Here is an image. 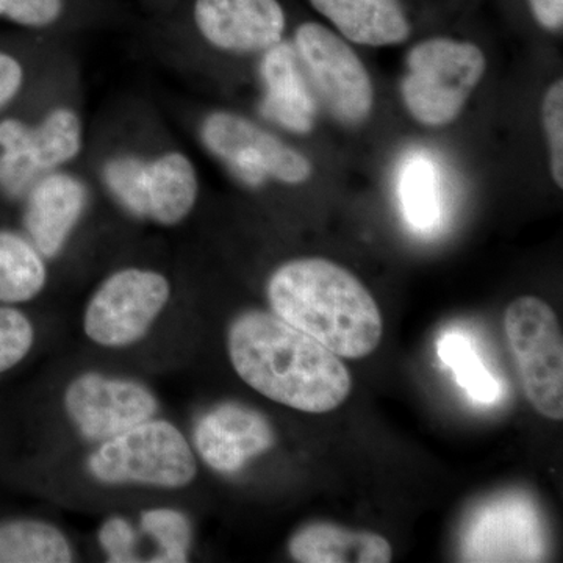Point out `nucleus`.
<instances>
[{
  "label": "nucleus",
  "mask_w": 563,
  "mask_h": 563,
  "mask_svg": "<svg viewBox=\"0 0 563 563\" xmlns=\"http://www.w3.org/2000/svg\"><path fill=\"white\" fill-rule=\"evenodd\" d=\"M228 347L244 383L282 406L328 413L350 398L351 373L339 355L277 314H240L229 329Z\"/></svg>",
  "instance_id": "obj_1"
},
{
  "label": "nucleus",
  "mask_w": 563,
  "mask_h": 563,
  "mask_svg": "<svg viewBox=\"0 0 563 563\" xmlns=\"http://www.w3.org/2000/svg\"><path fill=\"white\" fill-rule=\"evenodd\" d=\"M266 295L274 314L339 357H368L383 340V313L372 292L328 258L284 263L269 277Z\"/></svg>",
  "instance_id": "obj_2"
},
{
  "label": "nucleus",
  "mask_w": 563,
  "mask_h": 563,
  "mask_svg": "<svg viewBox=\"0 0 563 563\" xmlns=\"http://www.w3.org/2000/svg\"><path fill=\"white\" fill-rule=\"evenodd\" d=\"M487 62L484 52L453 38H429L407 55L401 95L415 121L443 128L461 117L463 107L483 80Z\"/></svg>",
  "instance_id": "obj_3"
},
{
  "label": "nucleus",
  "mask_w": 563,
  "mask_h": 563,
  "mask_svg": "<svg viewBox=\"0 0 563 563\" xmlns=\"http://www.w3.org/2000/svg\"><path fill=\"white\" fill-rule=\"evenodd\" d=\"M90 472L106 484L136 483L180 488L198 473L184 433L168 421L147 420L103 442L90 457Z\"/></svg>",
  "instance_id": "obj_4"
},
{
  "label": "nucleus",
  "mask_w": 563,
  "mask_h": 563,
  "mask_svg": "<svg viewBox=\"0 0 563 563\" xmlns=\"http://www.w3.org/2000/svg\"><path fill=\"white\" fill-rule=\"evenodd\" d=\"M504 333L529 404L543 417L561 421L563 340L554 310L537 296H520L504 312Z\"/></svg>",
  "instance_id": "obj_5"
},
{
  "label": "nucleus",
  "mask_w": 563,
  "mask_h": 563,
  "mask_svg": "<svg viewBox=\"0 0 563 563\" xmlns=\"http://www.w3.org/2000/svg\"><path fill=\"white\" fill-rule=\"evenodd\" d=\"M295 46L333 117L347 125L368 120L374 106L373 81L350 44L318 22H303L296 31Z\"/></svg>",
  "instance_id": "obj_6"
},
{
  "label": "nucleus",
  "mask_w": 563,
  "mask_h": 563,
  "mask_svg": "<svg viewBox=\"0 0 563 563\" xmlns=\"http://www.w3.org/2000/svg\"><path fill=\"white\" fill-rule=\"evenodd\" d=\"M172 296L169 282L152 269L124 268L111 274L92 295L85 332L107 347L129 346L146 335Z\"/></svg>",
  "instance_id": "obj_7"
},
{
  "label": "nucleus",
  "mask_w": 563,
  "mask_h": 563,
  "mask_svg": "<svg viewBox=\"0 0 563 563\" xmlns=\"http://www.w3.org/2000/svg\"><path fill=\"white\" fill-rule=\"evenodd\" d=\"M202 140L217 157L254 179L269 177L279 184L301 185L313 174L306 155L232 111L209 114L202 124Z\"/></svg>",
  "instance_id": "obj_8"
},
{
  "label": "nucleus",
  "mask_w": 563,
  "mask_h": 563,
  "mask_svg": "<svg viewBox=\"0 0 563 563\" xmlns=\"http://www.w3.org/2000/svg\"><path fill=\"white\" fill-rule=\"evenodd\" d=\"M462 561L542 562L547 540L542 518L523 493H504L485 503L463 533Z\"/></svg>",
  "instance_id": "obj_9"
},
{
  "label": "nucleus",
  "mask_w": 563,
  "mask_h": 563,
  "mask_svg": "<svg viewBox=\"0 0 563 563\" xmlns=\"http://www.w3.org/2000/svg\"><path fill=\"white\" fill-rule=\"evenodd\" d=\"M65 406L70 420L87 439L107 442L151 420L157 410V399L150 388L135 380L90 373L69 385Z\"/></svg>",
  "instance_id": "obj_10"
},
{
  "label": "nucleus",
  "mask_w": 563,
  "mask_h": 563,
  "mask_svg": "<svg viewBox=\"0 0 563 563\" xmlns=\"http://www.w3.org/2000/svg\"><path fill=\"white\" fill-rule=\"evenodd\" d=\"M190 20L207 44L233 54L274 49L287 29L279 0H191Z\"/></svg>",
  "instance_id": "obj_11"
},
{
  "label": "nucleus",
  "mask_w": 563,
  "mask_h": 563,
  "mask_svg": "<svg viewBox=\"0 0 563 563\" xmlns=\"http://www.w3.org/2000/svg\"><path fill=\"white\" fill-rule=\"evenodd\" d=\"M276 442L268 418L242 404L225 402L203 415L196 426V450L214 472L232 474L268 453Z\"/></svg>",
  "instance_id": "obj_12"
},
{
  "label": "nucleus",
  "mask_w": 563,
  "mask_h": 563,
  "mask_svg": "<svg viewBox=\"0 0 563 563\" xmlns=\"http://www.w3.org/2000/svg\"><path fill=\"white\" fill-rule=\"evenodd\" d=\"M87 203V190L76 176L51 172L32 185L25 210L31 242L44 257H54L65 246Z\"/></svg>",
  "instance_id": "obj_13"
},
{
  "label": "nucleus",
  "mask_w": 563,
  "mask_h": 563,
  "mask_svg": "<svg viewBox=\"0 0 563 563\" xmlns=\"http://www.w3.org/2000/svg\"><path fill=\"white\" fill-rule=\"evenodd\" d=\"M310 3L344 38L361 46H398L410 36V22L399 0H310Z\"/></svg>",
  "instance_id": "obj_14"
},
{
  "label": "nucleus",
  "mask_w": 563,
  "mask_h": 563,
  "mask_svg": "<svg viewBox=\"0 0 563 563\" xmlns=\"http://www.w3.org/2000/svg\"><path fill=\"white\" fill-rule=\"evenodd\" d=\"M292 561L301 563H388L393 548L385 537L332 523L303 526L288 544Z\"/></svg>",
  "instance_id": "obj_15"
},
{
  "label": "nucleus",
  "mask_w": 563,
  "mask_h": 563,
  "mask_svg": "<svg viewBox=\"0 0 563 563\" xmlns=\"http://www.w3.org/2000/svg\"><path fill=\"white\" fill-rule=\"evenodd\" d=\"M84 128L79 114L68 107H57L38 125H27L22 135L2 154L31 166L36 174L57 172L80 154Z\"/></svg>",
  "instance_id": "obj_16"
},
{
  "label": "nucleus",
  "mask_w": 563,
  "mask_h": 563,
  "mask_svg": "<svg viewBox=\"0 0 563 563\" xmlns=\"http://www.w3.org/2000/svg\"><path fill=\"white\" fill-rule=\"evenodd\" d=\"M199 177L184 152L172 151L146 163L144 202L146 217L161 225H176L195 209Z\"/></svg>",
  "instance_id": "obj_17"
},
{
  "label": "nucleus",
  "mask_w": 563,
  "mask_h": 563,
  "mask_svg": "<svg viewBox=\"0 0 563 563\" xmlns=\"http://www.w3.org/2000/svg\"><path fill=\"white\" fill-rule=\"evenodd\" d=\"M47 280L44 255L24 236L0 231V302L31 301Z\"/></svg>",
  "instance_id": "obj_18"
},
{
  "label": "nucleus",
  "mask_w": 563,
  "mask_h": 563,
  "mask_svg": "<svg viewBox=\"0 0 563 563\" xmlns=\"http://www.w3.org/2000/svg\"><path fill=\"white\" fill-rule=\"evenodd\" d=\"M66 562H73V550L54 526L33 520L0 525V563Z\"/></svg>",
  "instance_id": "obj_19"
},
{
  "label": "nucleus",
  "mask_w": 563,
  "mask_h": 563,
  "mask_svg": "<svg viewBox=\"0 0 563 563\" xmlns=\"http://www.w3.org/2000/svg\"><path fill=\"white\" fill-rule=\"evenodd\" d=\"M440 361L451 368L455 380L479 404H495L501 396L498 380L492 376L487 366L481 361L472 340L465 333L450 331L439 340Z\"/></svg>",
  "instance_id": "obj_20"
},
{
  "label": "nucleus",
  "mask_w": 563,
  "mask_h": 563,
  "mask_svg": "<svg viewBox=\"0 0 563 563\" xmlns=\"http://www.w3.org/2000/svg\"><path fill=\"white\" fill-rule=\"evenodd\" d=\"M404 213L413 228L429 231L439 220L435 176L432 166L424 161L410 163L401 184Z\"/></svg>",
  "instance_id": "obj_21"
},
{
  "label": "nucleus",
  "mask_w": 563,
  "mask_h": 563,
  "mask_svg": "<svg viewBox=\"0 0 563 563\" xmlns=\"http://www.w3.org/2000/svg\"><path fill=\"white\" fill-rule=\"evenodd\" d=\"M141 528L158 544V554L152 562L177 563L188 561L191 526L187 518L173 509H154L143 515Z\"/></svg>",
  "instance_id": "obj_22"
},
{
  "label": "nucleus",
  "mask_w": 563,
  "mask_h": 563,
  "mask_svg": "<svg viewBox=\"0 0 563 563\" xmlns=\"http://www.w3.org/2000/svg\"><path fill=\"white\" fill-rule=\"evenodd\" d=\"M76 0H0V20L32 29L46 31L68 20Z\"/></svg>",
  "instance_id": "obj_23"
},
{
  "label": "nucleus",
  "mask_w": 563,
  "mask_h": 563,
  "mask_svg": "<svg viewBox=\"0 0 563 563\" xmlns=\"http://www.w3.org/2000/svg\"><path fill=\"white\" fill-rule=\"evenodd\" d=\"M144 176L146 163L136 158H114L106 168V180L118 201L128 207L133 214L146 217L144 202Z\"/></svg>",
  "instance_id": "obj_24"
},
{
  "label": "nucleus",
  "mask_w": 563,
  "mask_h": 563,
  "mask_svg": "<svg viewBox=\"0 0 563 563\" xmlns=\"http://www.w3.org/2000/svg\"><path fill=\"white\" fill-rule=\"evenodd\" d=\"M35 332L20 310L0 307V373L13 368L32 350Z\"/></svg>",
  "instance_id": "obj_25"
},
{
  "label": "nucleus",
  "mask_w": 563,
  "mask_h": 563,
  "mask_svg": "<svg viewBox=\"0 0 563 563\" xmlns=\"http://www.w3.org/2000/svg\"><path fill=\"white\" fill-rule=\"evenodd\" d=\"M542 124L550 150L551 176L563 188V80L548 88L542 102Z\"/></svg>",
  "instance_id": "obj_26"
},
{
  "label": "nucleus",
  "mask_w": 563,
  "mask_h": 563,
  "mask_svg": "<svg viewBox=\"0 0 563 563\" xmlns=\"http://www.w3.org/2000/svg\"><path fill=\"white\" fill-rule=\"evenodd\" d=\"M99 540H101L103 551L109 555V562H139L135 553L136 536L132 526L124 518H110L102 526Z\"/></svg>",
  "instance_id": "obj_27"
},
{
  "label": "nucleus",
  "mask_w": 563,
  "mask_h": 563,
  "mask_svg": "<svg viewBox=\"0 0 563 563\" xmlns=\"http://www.w3.org/2000/svg\"><path fill=\"white\" fill-rule=\"evenodd\" d=\"M24 84V68L13 55L0 52V109L16 98Z\"/></svg>",
  "instance_id": "obj_28"
},
{
  "label": "nucleus",
  "mask_w": 563,
  "mask_h": 563,
  "mask_svg": "<svg viewBox=\"0 0 563 563\" xmlns=\"http://www.w3.org/2000/svg\"><path fill=\"white\" fill-rule=\"evenodd\" d=\"M536 21L550 32H561L563 27V0H529Z\"/></svg>",
  "instance_id": "obj_29"
}]
</instances>
